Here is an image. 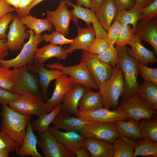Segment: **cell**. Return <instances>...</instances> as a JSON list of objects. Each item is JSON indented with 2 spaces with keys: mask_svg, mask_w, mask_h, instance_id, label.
I'll use <instances>...</instances> for the list:
<instances>
[{
  "mask_svg": "<svg viewBox=\"0 0 157 157\" xmlns=\"http://www.w3.org/2000/svg\"><path fill=\"white\" fill-rule=\"evenodd\" d=\"M1 115V130L5 132L19 147H21L31 116L19 113L8 105H2Z\"/></svg>",
  "mask_w": 157,
  "mask_h": 157,
  "instance_id": "obj_1",
  "label": "cell"
},
{
  "mask_svg": "<svg viewBox=\"0 0 157 157\" xmlns=\"http://www.w3.org/2000/svg\"><path fill=\"white\" fill-rule=\"evenodd\" d=\"M116 47L118 51V64L122 72L124 78L125 90L123 97L126 98L135 95L139 89L140 85L137 80L139 74L138 62L128 53L126 45Z\"/></svg>",
  "mask_w": 157,
  "mask_h": 157,
  "instance_id": "obj_2",
  "label": "cell"
},
{
  "mask_svg": "<svg viewBox=\"0 0 157 157\" xmlns=\"http://www.w3.org/2000/svg\"><path fill=\"white\" fill-rule=\"evenodd\" d=\"M99 89L103 107L108 109L113 108L116 109L119 106V98L123 96L125 90L123 72L118 64L113 68L109 80Z\"/></svg>",
  "mask_w": 157,
  "mask_h": 157,
  "instance_id": "obj_3",
  "label": "cell"
},
{
  "mask_svg": "<svg viewBox=\"0 0 157 157\" xmlns=\"http://www.w3.org/2000/svg\"><path fill=\"white\" fill-rule=\"evenodd\" d=\"M29 34L28 41L23 44L19 54L15 58L8 60H0V66L10 68L21 67L32 64L33 63L35 52L39 44L44 41L41 34L37 35L35 32L29 29L26 31Z\"/></svg>",
  "mask_w": 157,
  "mask_h": 157,
  "instance_id": "obj_4",
  "label": "cell"
},
{
  "mask_svg": "<svg viewBox=\"0 0 157 157\" xmlns=\"http://www.w3.org/2000/svg\"><path fill=\"white\" fill-rule=\"evenodd\" d=\"M14 83L11 92L21 96L30 94L42 99L39 81L28 69L26 66L14 68L12 70Z\"/></svg>",
  "mask_w": 157,
  "mask_h": 157,
  "instance_id": "obj_5",
  "label": "cell"
},
{
  "mask_svg": "<svg viewBox=\"0 0 157 157\" xmlns=\"http://www.w3.org/2000/svg\"><path fill=\"white\" fill-rule=\"evenodd\" d=\"M9 106L16 111L26 115L39 116L51 112L54 108L44 102L42 99L27 94L20 96L16 100L10 103Z\"/></svg>",
  "mask_w": 157,
  "mask_h": 157,
  "instance_id": "obj_6",
  "label": "cell"
},
{
  "mask_svg": "<svg viewBox=\"0 0 157 157\" xmlns=\"http://www.w3.org/2000/svg\"><path fill=\"white\" fill-rule=\"evenodd\" d=\"M79 133L85 138H93L111 144L120 136L115 122L89 120Z\"/></svg>",
  "mask_w": 157,
  "mask_h": 157,
  "instance_id": "obj_7",
  "label": "cell"
},
{
  "mask_svg": "<svg viewBox=\"0 0 157 157\" xmlns=\"http://www.w3.org/2000/svg\"><path fill=\"white\" fill-rule=\"evenodd\" d=\"M45 66L50 68L60 70L68 75L75 84H79L86 88L98 89L99 87L93 79L85 63L80 61L76 65L65 66L55 63Z\"/></svg>",
  "mask_w": 157,
  "mask_h": 157,
  "instance_id": "obj_8",
  "label": "cell"
},
{
  "mask_svg": "<svg viewBox=\"0 0 157 157\" xmlns=\"http://www.w3.org/2000/svg\"><path fill=\"white\" fill-rule=\"evenodd\" d=\"M80 61L85 63L93 79L99 88L105 84L111 77L113 68L110 65L101 61L96 55L82 50Z\"/></svg>",
  "mask_w": 157,
  "mask_h": 157,
  "instance_id": "obj_9",
  "label": "cell"
},
{
  "mask_svg": "<svg viewBox=\"0 0 157 157\" xmlns=\"http://www.w3.org/2000/svg\"><path fill=\"white\" fill-rule=\"evenodd\" d=\"M65 1L61 0L57 8L53 11L47 10L46 17L51 22L56 31L66 36L69 32V23L72 19L76 26L78 25L77 20L71 10L67 8Z\"/></svg>",
  "mask_w": 157,
  "mask_h": 157,
  "instance_id": "obj_10",
  "label": "cell"
},
{
  "mask_svg": "<svg viewBox=\"0 0 157 157\" xmlns=\"http://www.w3.org/2000/svg\"><path fill=\"white\" fill-rule=\"evenodd\" d=\"M127 115L139 124L142 119H150L156 116L157 111L150 108L143 104L135 95L123 98L118 106Z\"/></svg>",
  "mask_w": 157,
  "mask_h": 157,
  "instance_id": "obj_11",
  "label": "cell"
},
{
  "mask_svg": "<svg viewBox=\"0 0 157 157\" xmlns=\"http://www.w3.org/2000/svg\"><path fill=\"white\" fill-rule=\"evenodd\" d=\"M37 144L45 157H72L62 144L59 142L48 131L39 132Z\"/></svg>",
  "mask_w": 157,
  "mask_h": 157,
  "instance_id": "obj_12",
  "label": "cell"
},
{
  "mask_svg": "<svg viewBox=\"0 0 157 157\" xmlns=\"http://www.w3.org/2000/svg\"><path fill=\"white\" fill-rule=\"evenodd\" d=\"M75 116L88 120L102 122H115L120 120H125L129 118L126 114L118 106L113 110L103 107L89 111H78Z\"/></svg>",
  "mask_w": 157,
  "mask_h": 157,
  "instance_id": "obj_13",
  "label": "cell"
},
{
  "mask_svg": "<svg viewBox=\"0 0 157 157\" xmlns=\"http://www.w3.org/2000/svg\"><path fill=\"white\" fill-rule=\"evenodd\" d=\"M26 27L17 15H14L7 35L6 44L8 49L15 51L22 49L25 40L29 38V33L26 31Z\"/></svg>",
  "mask_w": 157,
  "mask_h": 157,
  "instance_id": "obj_14",
  "label": "cell"
},
{
  "mask_svg": "<svg viewBox=\"0 0 157 157\" xmlns=\"http://www.w3.org/2000/svg\"><path fill=\"white\" fill-rule=\"evenodd\" d=\"M48 131L60 143L62 144L70 153L72 157H76L77 151L84 145L85 138L79 133L63 132L54 127H49Z\"/></svg>",
  "mask_w": 157,
  "mask_h": 157,
  "instance_id": "obj_15",
  "label": "cell"
},
{
  "mask_svg": "<svg viewBox=\"0 0 157 157\" xmlns=\"http://www.w3.org/2000/svg\"><path fill=\"white\" fill-rule=\"evenodd\" d=\"M67 6H72L73 9L71 11L76 19H78L83 20L86 24L88 27H89L92 24L96 33L95 38H106L107 32L102 27L96 17L95 14L90 9L84 8L81 6L76 5L69 1H65Z\"/></svg>",
  "mask_w": 157,
  "mask_h": 157,
  "instance_id": "obj_16",
  "label": "cell"
},
{
  "mask_svg": "<svg viewBox=\"0 0 157 157\" xmlns=\"http://www.w3.org/2000/svg\"><path fill=\"white\" fill-rule=\"evenodd\" d=\"M28 70L31 73L37 74L39 77V85L42 95L45 99H47L48 89L50 82L56 80L64 74L60 70L56 68L46 69L43 65L33 63L32 64L26 65Z\"/></svg>",
  "mask_w": 157,
  "mask_h": 157,
  "instance_id": "obj_17",
  "label": "cell"
},
{
  "mask_svg": "<svg viewBox=\"0 0 157 157\" xmlns=\"http://www.w3.org/2000/svg\"><path fill=\"white\" fill-rule=\"evenodd\" d=\"M89 120L72 117L67 112L61 110L52 122L53 127L66 131H73L79 133Z\"/></svg>",
  "mask_w": 157,
  "mask_h": 157,
  "instance_id": "obj_18",
  "label": "cell"
},
{
  "mask_svg": "<svg viewBox=\"0 0 157 157\" xmlns=\"http://www.w3.org/2000/svg\"><path fill=\"white\" fill-rule=\"evenodd\" d=\"M128 44L131 48L127 49L128 53L138 62L147 66L149 63L157 62L154 52L148 49L144 46L142 43L141 40L134 33Z\"/></svg>",
  "mask_w": 157,
  "mask_h": 157,
  "instance_id": "obj_19",
  "label": "cell"
},
{
  "mask_svg": "<svg viewBox=\"0 0 157 157\" xmlns=\"http://www.w3.org/2000/svg\"><path fill=\"white\" fill-rule=\"evenodd\" d=\"M134 33L141 40L148 42L157 53V17L152 18L144 23H138L133 29Z\"/></svg>",
  "mask_w": 157,
  "mask_h": 157,
  "instance_id": "obj_20",
  "label": "cell"
},
{
  "mask_svg": "<svg viewBox=\"0 0 157 157\" xmlns=\"http://www.w3.org/2000/svg\"><path fill=\"white\" fill-rule=\"evenodd\" d=\"M77 26L78 28L77 37L70 44L68 48L63 49L68 53H72L77 49L87 51L95 38V31L93 26L84 28H81L79 25Z\"/></svg>",
  "mask_w": 157,
  "mask_h": 157,
  "instance_id": "obj_21",
  "label": "cell"
},
{
  "mask_svg": "<svg viewBox=\"0 0 157 157\" xmlns=\"http://www.w3.org/2000/svg\"><path fill=\"white\" fill-rule=\"evenodd\" d=\"M55 87L51 97L46 103L55 107L61 104L65 95L76 84L67 75L63 74L55 81Z\"/></svg>",
  "mask_w": 157,
  "mask_h": 157,
  "instance_id": "obj_22",
  "label": "cell"
},
{
  "mask_svg": "<svg viewBox=\"0 0 157 157\" xmlns=\"http://www.w3.org/2000/svg\"><path fill=\"white\" fill-rule=\"evenodd\" d=\"M84 146L90 154V157H113V145L108 142L93 138H85Z\"/></svg>",
  "mask_w": 157,
  "mask_h": 157,
  "instance_id": "obj_23",
  "label": "cell"
},
{
  "mask_svg": "<svg viewBox=\"0 0 157 157\" xmlns=\"http://www.w3.org/2000/svg\"><path fill=\"white\" fill-rule=\"evenodd\" d=\"M86 88L79 84H76L64 97L61 103V109L75 115L78 111L79 101Z\"/></svg>",
  "mask_w": 157,
  "mask_h": 157,
  "instance_id": "obj_24",
  "label": "cell"
},
{
  "mask_svg": "<svg viewBox=\"0 0 157 157\" xmlns=\"http://www.w3.org/2000/svg\"><path fill=\"white\" fill-rule=\"evenodd\" d=\"M117 11L113 0H103L95 13L102 27L107 31L115 19Z\"/></svg>",
  "mask_w": 157,
  "mask_h": 157,
  "instance_id": "obj_25",
  "label": "cell"
},
{
  "mask_svg": "<svg viewBox=\"0 0 157 157\" xmlns=\"http://www.w3.org/2000/svg\"><path fill=\"white\" fill-rule=\"evenodd\" d=\"M26 130L22 144L16 152L20 156H31L32 157H43L37 148L38 139L33 132L30 120L26 126Z\"/></svg>",
  "mask_w": 157,
  "mask_h": 157,
  "instance_id": "obj_26",
  "label": "cell"
},
{
  "mask_svg": "<svg viewBox=\"0 0 157 157\" xmlns=\"http://www.w3.org/2000/svg\"><path fill=\"white\" fill-rule=\"evenodd\" d=\"M68 53L64 51L60 46L50 44L38 48L34 56L33 63L43 65L49 58L55 57L59 60L66 59Z\"/></svg>",
  "mask_w": 157,
  "mask_h": 157,
  "instance_id": "obj_27",
  "label": "cell"
},
{
  "mask_svg": "<svg viewBox=\"0 0 157 157\" xmlns=\"http://www.w3.org/2000/svg\"><path fill=\"white\" fill-rule=\"evenodd\" d=\"M135 95L147 107L157 110V85L144 81Z\"/></svg>",
  "mask_w": 157,
  "mask_h": 157,
  "instance_id": "obj_28",
  "label": "cell"
},
{
  "mask_svg": "<svg viewBox=\"0 0 157 157\" xmlns=\"http://www.w3.org/2000/svg\"><path fill=\"white\" fill-rule=\"evenodd\" d=\"M103 107L101 96L99 92H94L90 88H86L78 105L79 111H86Z\"/></svg>",
  "mask_w": 157,
  "mask_h": 157,
  "instance_id": "obj_29",
  "label": "cell"
},
{
  "mask_svg": "<svg viewBox=\"0 0 157 157\" xmlns=\"http://www.w3.org/2000/svg\"><path fill=\"white\" fill-rule=\"evenodd\" d=\"M136 141L120 135L113 143V157H133Z\"/></svg>",
  "mask_w": 157,
  "mask_h": 157,
  "instance_id": "obj_30",
  "label": "cell"
},
{
  "mask_svg": "<svg viewBox=\"0 0 157 157\" xmlns=\"http://www.w3.org/2000/svg\"><path fill=\"white\" fill-rule=\"evenodd\" d=\"M128 119L127 121L120 120L115 122L120 135L136 141L143 139L139 124L134 119L130 118Z\"/></svg>",
  "mask_w": 157,
  "mask_h": 157,
  "instance_id": "obj_31",
  "label": "cell"
},
{
  "mask_svg": "<svg viewBox=\"0 0 157 157\" xmlns=\"http://www.w3.org/2000/svg\"><path fill=\"white\" fill-rule=\"evenodd\" d=\"M21 22L30 29L34 31L35 34H40L43 32L47 31L51 32L53 28L52 24L48 19H39L28 15L19 18Z\"/></svg>",
  "mask_w": 157,
  "mask_h": 157,
  "instance_id": "obj_32",
  "label": "cell"
},
{
  "mask_svg": "<svg viewBox=\"0 0 157 157\" xmlns=\"http://www.w3.org/2000/svg\"><path fill=\"white\" fill-rule=\"evenodd\" d=\"M61 110V103L55 107L51 112L42 115L33 120L31 123L33 131L43 132L48 131L50 124Z\"/></svg>",
  "mask_w": 157,
  "mask_h": 157,
  "instance_id": "obj_33",
  "label": "cell"
},
{
  "mask_svg": "<svg viewBox=\"0 0 157 157\" xmlns=\"http://www.w3.org/2000/svg\"><path fill=\"white\" fill-rule=\"evenodd\" d=\"M139 124L142 138L157 142V118L141 119Z\"/></svg>",
  "mask_w": 157,
  "mask_h": 157,
  "instance_id": "obj_34",
  "label": "cell"
},
{
  "mask_svg": "<svg viewBox=\"0 0 157 157\" xmlns=\"http://www.w3.org/2000/svg\"><path fill=\"white\" fill-rule=\"evenodd\" d=\"M142 11V9L138 7L135 4L131 9L127 10L118 11L115 19L121 24H131L133 29L135 28L138 23Z\"/></svg>",
  "mask_w": 157,
  "mask_h": 157,
  "instance_id": "obj_35",
  "label": "cell"
},
{
  "mask_svg": "<svg viewBox=\"0 0 157 157\" xmlns=\"http://www.w3.org/2000/svg\"><path fill=\"white\" fill-rule=\"evenodd\" d=\"M138 156H157V142L143 139L136 140L133 157Z\"/></svg>",
  "mask_w": 157,
  "mask_h": 157,
  "instance_id": "obj_36",
  "label": "cell"
},
{
  "mask_svg": "<svg viewBox=\"0 0 157 157\" xmlns=\"http://www.w3.org/2000/svg\"><path fill=\"white\" fill-rule=\"evenodd\" d=\"M14 83L12 70L0 66V87L11 92Z\"/></svg>",
  "mask_w": 157,
  "mask_h": 157,
  "instance_id": "obj_37",
  "label": "cell"
},
{
  "mask_svg": "<svg viewBox=\"0 0 157 157\" xmlns=\"http://www.w3.org/2000/svg\"><path fill=\"white\" fill-rule=\"evenodd\" d=\"M134 34L129 24H121L120 32L115 44L116 46L121 47L128 44Z\"/></svg>",
  "mask_w": 157,
  "mask_h": 157,
  "instance_id": "obj_38",
  "label": "cell"
},
{
  "mask_svg": "<svg viewBox=\"0 0 157 157\" xmlns=\"http://www.w3.org/2000/svg\"><path fill=\"white\" fill-rule=\"evenodd\" d=\"M138 73L145 81L157 85V68H151L138 62Z\"/></svg>",
  "mask_w": 157,
  "mask_h": 157,
  "instance_id": "obj_39",
  "label": "cell"
},
{
  "mask_svg": "<svg viewBox=\"0 0 157 157\" xmlns=\"http://www.w3.org/2000/svg\"><path fill=\"white\" fill-rule=\"evenodd\" d=\"M101 61L114 68L118 64V51L116 47L108 45L105 51L101 55H97Z\"/></svg>",
  "mask_w": 157,
  "mask_h": 157,
  "instance_id": "obj_40",
  "label": "cell"
},
{
  "mask_svg": "<svg viewBox=\"0 0 157 157\" xmlns=\"http://www.w3.org/2000/svg\"><path fill=\"white\" fill-rule=\"evenodd\" d=\"M42 36L43 40L45 41L49 42L52 44H59L60 46L70 44L74 40V38L67 39L63 35L56 31H53L50 34H45Z\"/></svg>",
  "mask_w": 157,
  "mask_h": 157,
  "instance_id": "obj_41",
  "label": "cell"
},
{
  "mask_svg": "<svg viewBox=\"0 0 157 157\" xmlns=\"http://www.w3.org/2000/svg\"><path fill=\"white\" fill-rule=\"evenodd\" d=\"M19 146L4 131H0V148L7 150L10 153L17 152Z\"/></svg>",
  "mask_w": 157,
  "mask_h": 157,
  "instance_id": "obj_42",
  "label": "cell"
},
{
  "mask_svg": "<svg viewBox=\"0 0 157 157\" xmlns=\"http://www.w3.org/2000/svg\"><path fill=\"white\" fill-rule=\"evenodd\" d=\"M108 45L106 38H95L87 51L91 54L100 55L105 51Z\"/></svg>",
  "mask_w": 157,
  "mask_h": 157,
  "instance_id": "obj_43",
  "label": "cell"
},
{
  "mask_svg": "<svg viewBox=\"0 0 157 157\" xmlns=\"http://www.w3.org/2000/svg\"><path fill=\"white\" fill-rule=\"evenodd\" d=\"M157 16V0L154 1L142 9L139 22L144 23Z\"/></svg>",
  "mask_w": 157,
  "mask_h": 157,
  "instance_id": "obj_44",
  "label": "cell"
},
{
  "mask_svg": "<svg viewBox=\"0 0 157 157\" xmlns=\"http://www.w3.org/2000/svg\"><path fill=\"white\" fill-rule=\"evenodd\" d=\"M121 24L117 20L114 19L107 32L106 41L108 45L114 47L118 36Z\"/></svg>",
  "mask_w": 157,
  "mask_h": 157,
  "instance_id": "obj_45",
  "label": "cell"
},
{
  "mask_svg": "<svg viewBox=\"0 0 157 157\" xmlns=\"http://www.w3.org/2000/svg\"><path fill=\"white\" fill-rule=\"evenodd\" d=\"M36 0H21L19 7L15 8L17 15L20 18L30 14L31 10Z\"/></svg>",
  "mask_w": 157,
  "mask_h": 157,
  "instance_id": "obj_46",
  "label": "cell"
},
{
  "mask_svg": "<svg viewBox=\"0 0 157 157\" xmlns=\"http://www.w3.org/2000/svg\"><path fill=\"white\" fill-rule=\"evenodd\" d=\"M14 16V15L11 13H9L0 19V40H6V31L8 24L12 21Z\"/></svg>",
  "mask_w": 157,
  "mask_h": 157,
  "instance_id": "obj_47",
  "label": "cell"
},
{
  "mask_svg": "<svg viewBox=\"0 0 157 157\" xmlns=\"http://www.w3.org/2000/svg\"><path fill=\"white\" fill-rule=\"evenodd\" d=\"M20 96L0 87V103L2 105H8L18 99Z\"/></svg>",
  "mask_w": 157,
  "mask_h": 157,
  "instance_id": "obj_48",
  "label": "cell"
},
{
  "mask_svg": "<svg viewBox=\"0 0 157 157\" xmlns=\"http://www.w3.org/2000/svg\"><path fill=\"white\" fill-rule=\"evenodd\" d=\"M118 11L129 10L136 4L135 0H113Z\"/></svg>",
  "mask_w": 157,
  "mask_h": 157,
  "instance_id": "obj_49",
  "label": "cell"
},
{
  "mask_svg": "<svg viewBox=\"0 0 157 157\" xmlns=\"http://www.w3.org/2000/svg\"><path fill=\"white\" fill-rule=\"evenodd\" d=\"M15 10V8L11 7L2 0H0V19L8 13Z\"/></svg>",
  "mask_w": 157,
  "mask_h": 157,
  "instance_id": "obj_50",
  "label": "cell"
},
{
  "mask_svg": "<svg viewBox=\"0 0 157 157\" xmlns=\"http://www.w3.org/2000/svg\"><path fill=\"white\" fill-rule=\"evenodd\" d=\"M6 40H0V60L9 55Z\"/></svg>",
  "mask_w": 157,
  "mask_h": 157,
  "instance_id": "obj_51",
  "label": "cell"
},
{
  "mask_svg": "<svg viewBox=\"0 0 157 157\" xmlns=\"http://www.w3.org/2000/svg\"><path fill=\"white\" fill-rule=\"evenodd\" d=\"M90 154L87 150L84 145L79 149L76 151V157H89Z\"/></svg>",
  "mask_w": 157,
  "mask_h": 157,
  "instance_id": "obj_52",
  "label": "cell"
},
{
  "mask_svg": "<svg viewBox=\"0 0 157 157\" xmlns=\"http://www.w3.org/2000/svg\"><path fill=\"white\" fill-rule=\"evenodd\" d=\"M91 2L90 10L95 13L103 0H90Z\"/></svg>",
  "mask_w": 157,
  "mask_h": 157,
  "instance_id": "obj_53",
  "label": "cell"
},
{
  "mask_svg": "<svg viewBox=\"0 0 157 157\" xmlns=\"http://www.w3.org/2000/svg\"><path fill=\"white\" fill-rule=\"evenodd\" d=\"M152 0H135L136 5L139 8L142 9L145 7Z\"/></svg>",
  "mask_w": 157,
  "mask_h": 157,
  "instance_id": "obj_54",
  "label": "cell"
},
{
  "mask_svg": "<svg viewBox=\"0 0 157 157\" xmlns=\"http://www.w3.org/2000/svg\"><path fill=\"white\" fill-rule=\"evenodd\" d=\"M77 5L84 6L88 8H90L91 2L90 0H76Z\"/></svg>",
  "mask_w": 157,
  "mask_h": 157,
  "instance_id": "obj_55",
  "label": "cell"
},
{
  "mask_svg": "<svg viewBox=\"0 0 157 157\" xmlns=\"http://www.w3.org/2000/svg\"><path fill=\"white\" fill-rule=\"evenodd\" d=\"M7 4L13 6L15 8L19 7L21 0H2Z\"/></svg>",
  "mask_w": 157,
  "mask_h": 157,
  "instance_id": "obj_56",
  "label": "cell"
},
{
  "mask_svg": "<svg viewBox=\"0 0 157 157\" xmlns=\"http://www.w3.org/2000/svg\"><path fill=\"white\" fill-rule=\"evenodd\" d=\"M9 154L6 150L0 148V157H7Z\"/></svg>",
  "mask_w": 157,
  "mask_h": 157,
  "instance_id": "obj_57",
  "label": "cell"
},
{
  "mask_svg": "<svg viewBox=\"0 0 157 157\" xmlns=\"http://www.w3.org/2000/svg\"><path fill=\"white\" fill-rule=\"evenodd\" d=\"M44 0H36L35 1L33 4V7H34L35 6L37 5L38 4L40 3V2H42V1H44ZM64 0L65 1H76V0Z\"/></svg>",
  "mask_w": 157,
  "mask_h": 157,
  "instance_id": "obj_58",
  "label": "cell"
}]
</instances>
